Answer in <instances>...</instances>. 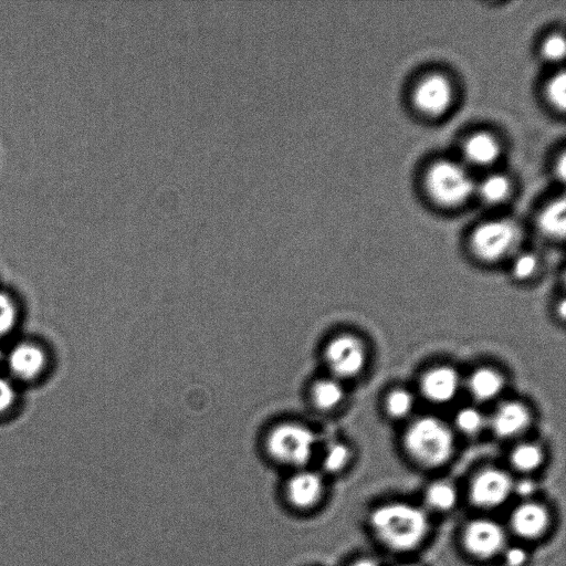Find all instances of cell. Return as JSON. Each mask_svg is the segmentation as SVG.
<instances>
[{"label":"cell","mask_w":566,"mask_h":566,"mask_svg":"<svg viewBox=\"0 0 566 566\" xmlns=\"http://www.w3.org/2000/svg\"><path fill=\"white\" fill-rule=\"evenodd\" d=\"M509 461L515 471L528 475L537 471L545 462V450L536 441L522 440L512 447Z\"/></svg>","instance_id":"cell-16"},{"label":"cell","mask_w":566,"mask_h":566,"mask_svg":"<svg viewBox=\"0 0 566 566\" xmlns=\"http://www.w3.org/2000/svg\"><path fill=\"white\" fill-rule=\"evenodd\" d=\"M536 483L533 479L528 476H524L513 483V494L528 500L536 491Z\"/></svg>","instance_id":"cell-31"},{"label":"cell","mask_w":566,"mask_h":566,"mask_svg":"<svg viewBox=\"0 0 566 566\" xmlns=\"http://www.w3.org/2000/svg\"><path fill=\"white\" fill-rule=\"evenodd\" d=\"M533 419L532 409L525 401L505 399L488 415V429L500 440H515L528 431Z\"/></svg>","instance_id":"cell-11"},{"label":"cell","mask_w":566,"mask_h":566,"mask_svg":"<svg viewBox=\"0 0 566 566\" xmlns=\"http://www.w3.org/2000/svg\"><path fill=\"white\" fill-rule=\"evenodd\" d=\"M454 432L475 438L488 429V415L475 403L460 407L453 416Z\"/></svg>","instance_id":"cell-19"},{"label":"cell","mask_w":566,"mask_h":566,"mask_svg":"<svg viewBox=\"0 0 566 566\" xmlns=\"http://www.w3.org/2000/svg\"><path fill=\"white\" fill-rule=\"evenodd\" d=\"M413 98L421 112L428 115H439L449 107L452 88L444 76L432 74L418 84Z\"/></svg>","instance_id":"cell-14"},{"label":"cell","mask_w":566,"mask_h":566,"mask_svg":"<svg viewBox=\"0 0 566 566\" xmlns=\"http://www.w3.org/2000/svg\"><path fill=\"white\" fill-rule=\"evenodd\" d=\"M427 187L441 205L455 206L470 196L473 182L461 166L451 161H439L428 171Z\"/></svg>","instance_id":"cell-8"},{"label":"cell","mask_w":566,"mask_h":566,"mask_svg":"<svg viewBox=\"0 0 566 566\" xmlns=\"http://www.w3.org/2000/svg\"><path fill=\"white\" fill-rule=\"evenodd\" d=\"M426 505L439 513L452 511L458 503L459 493L455 485L448 480L431 482L424 490Z\"/></svg>","instance_id":"cell-20"},{"label":"cell","mask_w":566,"mask_h":566,"mask_svg":"<svg viewBox=\"0 0 566 566\" xmlns=\"http://www.w3.org/2000/svg\"><path fill=\"white\" fill-rule=\"evenodd\" d=\"M326 484L323 475L306 468L294 470L281 488V500L291 513L307 514L324 500Z\"/></svg>","instance_id":"cell-6"},{"label":"cell","mask_w":566,"mask_h":566,"mask_svg":"<svg viewBox=\"0 0 566 566\" xmlns=\"http://www.w3.org/2000/svg\"><path fill=\"white\" fill-rule=\"evenodd\" d=\"M509 523L516 536L534 541L542 537L548 530L551 514L543 503L524 500L513 509Z\"/></svg>","instance_id":"cell-12"},{"label":"cell","mask_w":566,"mask_h":566,"mask_svg":"<svg viewBox=\"0 0 566 566\" xmlns=\"http://www.w3.org/2000/svg\"><path fill=\"white\" fill-rule=\"evenodd\" d=\"M353 450L348 443L340 440L332 441L324 450L322 469L327 474L343 472L352 461Z\"/></svg>","instance_id":"cell-23"},{"label":"cell","mask_w":566,"mask_h":566,"mask_svg":"<svg viewBox=\"0 0 566 566\" xmlns=\"http://www.w3.org/2000/svg\"><path fill=\"white\" fill-rule=\"evenodd\" d=\"M514 480L507 471L494 465L478 470L468 485V496L473 506L492 510L504 504L513 494Z\"/></svg>","instance_id":"cell-7"},{"label":"cell","mask_w":566,"mask_h":566,"mask_svg":"<svg viewBox=\"0 0 566 566\" xmlns=\"http://www.w3.org/2000/svg\"><path fill=\"white\" fill-rule=\"evenodd\" d=\"M316 444L314 432L297 422H283L274 427L265 439L268 455L276 463L298 470L306 468Z\"/></svg>","instance_id":"cell-3"},{"label":"cell","mask_w":566,"mask_h":566,"mask_svg":"<svg viewBox=\"0 0 566 566\" xmlns=\"http://www.w3.org/2000/svg\"><path fill=\"white\" fill-rule=\"evenodd\" d=\"M18 318L14 301L8 294L0 292V337L10 333Z\"/></svg>","instance_id":"cell-26"},{"label":"cell","mask_w":566,"mask_h":566,"mask_svg":"<svg viewBox=\"0 0 566 566\" xmlns=\"http://www.w3.org/2000/svg\"><path fill=\"white\" fill-rule=\"evenodd\" d=\"M543 54L551 61L562 60L565 54V40L556 34L547 39L543 45Z\"/></svg>","instance_id":"cell-28"},{"label":"cell","mask_w":566,"mask_h":566,"mask_svg":"<svg viewBox=\"0 0 566 566\" xmlns=\"http://www.w3.org/2000/svg\"><path fill=\"white\" fill-rule=\"evenodd\" d=\"M463 387L476 405L492 402L504 392L506 378L496 367L481 365L473 368L463 379Z\"/></svg>","instance_id":"cell-13"},{"label":"cell","mask_w":566,"mask_h":566,"mask_svg":"<svg viewBox=\"0 0 566 566\" xmlns=\"http://www.w3.org/2000/svg\"><path fill=\"white\" fill-rule=\"evenodd\" d=\"M347 566H379V564L373 557L363 556L353 560Z\"/></svg>","instance_id":"cell-33"},{"label":"cell","mask_w":566,"mask_h":566,"mask_svg":"<svg viewBox=\"0 0 566 566\" xmlns=\"http://www.w3.org/2000/svg\"><path fill=\"white\" fill-rule=\"evenodd\" d=\"M17 398L15 388L11 380L0 376V413L7 411Z\"/></svg>","instance_id":"cell-30"},{"label":"cell","mask_w":566,"mask_h":566,"mask_svg":"<svg viewBox=\"0 0 566 566\" xmlns=\"http://www.w3.org/2000/svg\"><path fill=\"white\" fill-rule=\"evenodd\" d=\"M464 154L471 163L486 166L497 159L500 147L491 135L480 133L468 138L464 144Z\"/></svg>","instance_id":"cell-21"},{"label":"cell","mask_w":566,"mask_h":566,"mask_svg":"<svg viewBox=\"0 0 566 566\" xmlns=\"http://www.w3.org/2000/svg\"><path fill=\"white\" fill-rule=\"evenodd\" d=\"M416 401L417 398L412 390L403 386H396L385 394L382 410L390 420L405 421L412 416Z\"/></svg>","instance_id":"cell-18"},{"label":"cell","mask_w":566,"mask_h":566,"mask_svg":"<svg viewBox=\"0 0 566 566\" xmlns=\"http://www.w3.org/2000/svg\"><path fill=\"white\" fill-rule=\"evenodd\" d=\"M399 566H415V565L405 564V565H399Z\"/></svg>","instance_id":"cell-35"},{"label":"cell","mask_w":566,"mask_h":566,"mask_svg":"<svg viewBox=\"0 0 566 566\" xmlns=\"http://www.w3.org/2000/svg\"><path fill=\"white\" fill-rule=\"evenodd\" d=\"M518 239V229L514 223L509 220H491L474 229L470 237V250L478 261L494 264L513 252Z\"/></svg>","instance_id":"cell-5"},{"label":"cell","mask_w":566,"mask_h":566,"mask_svg":"<svg viewBox=\"0 0 566 566\" xmlns=\"http://www.w3.org/2000/svg\"><path fill=\"white\" fill-rule=\"evenodd\" d=\"M4 358L10 373L21 380L38 377L46 364L44 350L30 342L17 344L4 355Z\"/></svg>","instance_id":"cell-15"},{"label":"cell","mask_w":566,"mask_h":566,"mask_svg":"<svg viewBox=\"0 0 566 566\" xmlns=\"http://www.w3.org/2000/svg\"><path fill=\"white\" fill-rule=\"evenodd\" d=\"M554 310H555L557 319L560 321L562 323H564L565 317H566V300L564 296H562L559 300H557Z\"/></svg>","instance_id":"cell-32"},{"label":"cell","mask_w":566,"mask_h":566,"mask_svg":"<svg viewBox=\"0 0 566 566\" xmlns=\"http://www.w3.org/2000/svg\"><path fill=\"white\" fill-rule=\"evenodd\" d=\"M565 87L566 78L564 73H559L552 77L547 85V95L549 101L560 109L565 107Z\"/></svg>","instance_id":"cell-27"},{"label":"cell","mask_w":566,"mask_h":566,"mask_svg":"<svg viewBox=\"0 0 566 566\" xmlns=\"http://www.w3.org/2000/svg\"><path fill=\"white\" fill-rule=\"evenodd\" d=\"M368 347L364 339L350 332L338 333L325 345L324 359L332 377L340 381L354 380L366 369Z\"/></svg>","instance_id":"cell-4"},{"label":"cell","mask_w":566,"mask_h":566,"mask_svg":"<svg viewBox=\"0 0 566 566\" xmlns=\"http://www.w3.org/2000/svg\"><path fill=\"white\" fill-rule=\"evenodd\" d=\"M481 196L488 202H500L510 192V181L503 175H492L483 180L480 186Z\"/></svg>","instance_id":"cell-25"},{"label":"cell","mask_w":566,"mask_h":566,"mask_svg":"<svg viewBox=\"0 0 566 566\" xmlns=\"http://www.w3.org/2000/svg\"><path fill=\"white\" fill-rule=\"evenodd\" d=\"M565 200H556L547 206L539 216L538 228L548 239L563 240L566 230Z\"/></svg>","instance_id":"cell-22"},{"label":"cell","mask_w":566,"mask_h":566,"mask_svg":"<svg viewBox=\"0 0 566 566\" xmlns=\"http://www.w3.org/2000/svg\"><path fill=\"white\" fill-rule=\"evenodd\" d=\"M463 388V378L450 364L426 368L418 380L421 397L431 405L446 406L455 400Z\"/></svg>","instance_id":"cell-10"},{"label":"cell","mask_w":566,"mask_h":566,"mask_svg":"<svg viewBox=\"0 0 566 566\" xmlns=\"http://www.w3.org/2000/svg\"><path fill=\"white\" fill-rule=\"evenodd\" d=\"M368 525L380 544L397 553L418 548L430 531L426 511L403 501L387 502L374 507L368 514Z\"/></svg>","instance_id":"cell-1"},{"label":"cell","mask_w":566,"mask_h":566,"mask_svg":"<svg viewBox=\"0 0 566 566\" xmlns=\"http://www.w3.org/2000/svg\"><path fill=\"white\" fill-rule=\"evenodd\" d=\"M505 532L499 522L486 518H473L463 526L461 543L473 558L488 560L501 554L505 548Z\"/></svg>","instance_id":"cell-9"},{"label":"cell","mask_w":566,"mask_h":566,"mask_svg":"<svg viewBox=\"0 0 566 566\" xmlns=\"http://www.w3.org/2000/svg\"><path fill=\"white\" fill-rule=\"evenodd\" d=\"M407 457L423 469L447 464L455 450V432L451 424L434 415L412 418L401 436Z\"/></svg>","instance_id":"cell-2"},{"label":"cell","mask_w":566,"mask_h":566,"mask_svg":"<svg viewBox=\"0 0 566 566\" xmlns=\"http://www.w3.org/2000/svg\"><path fill=\"white\" fill-rule=\"evenodd\" d=\"M314 406L324 412L337 409L346 398L343 381L335 377H325L316 380L311 389Z\"/></svg>","instance_id":"cell-17"},{"label":"cell","mask_w":566,"mask_h":566,"mask_svg":"<svg viewBox=\"0 0 566 566\" xmlns=\"http://www.w3.org/2000/svg\"><path fill=\"white\" fill-rule=\"evenodd\" d=\"M542 262L537 254L523 252L515 255L510 266L511 277L521 284L535 280L541 272Z\"/></svg>","instance_id":"cell-24"},{"label":"cell","mask_w":566,"mask_h":566,"mask_svg":"<svg viewBox=\"0 0 566 566\" xmlns=\"http://www.w3.org/2000/svg\"><path fill=\"white\" fill-rule=\"evenodd\" d=\"M4 358V354H3V350H2V347L0 345V361Z\"/></svg>","instance_id":"cell-34"},{"label":"cell","mask_w":566,"mask_h":566,"mask_svg":"<svg viewBox=\"0 0 566 566\" xmlns=\"http://www.w3.org/2000/svg\"><path fill=\"white\" fill-rule=\"evenodd\" d=\"M502 554L505 566H525L528 560L527 551L518 545L505 546Z\"/></svg>","instance_id":"cell-29"}]
</instances>
